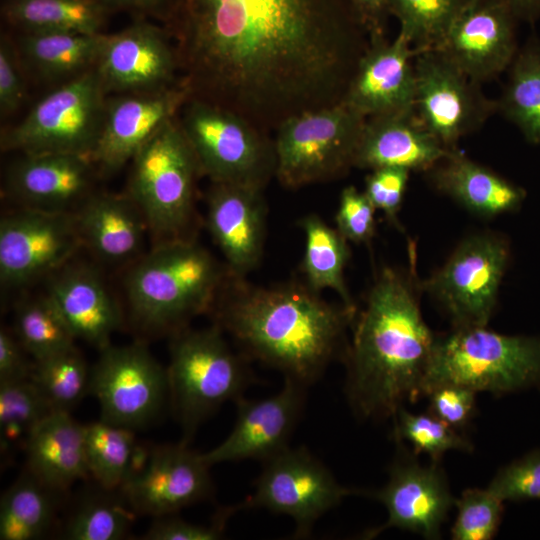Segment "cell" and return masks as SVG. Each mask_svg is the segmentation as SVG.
<instances>
[{
  "instance_id": "obj_1",
  "label": "cell",
  "mask_w": 540,
  "mask_h": 540,
  "mask_svg": "<svg viewBox=\"0 0 540 540\" xmlns=\"http://www.w3.org/2000/svg\"><path fill=\"white\" fill-rule=\"evenodd\" d=\"M167 22L189 98L267 133L342 102L370 42L350 0H179Z\"/></svg>"
},
{
  "instance_id": "obj_2",
  "label": "cell",
  "mask_w": 540,
  "mask_h": 540,
  "mask_svg": "<svg viewBox=\"0 0 540 540\" xmlns=\"http://www.w3.org/2000/svg\"><path fill=\"white\" fill-rule=\"evenodd\" d=\"M409 253V274L379 272L343 355L348 401L362 419L394 417L421 396L436 335L421 314L413 244Z\"/></svg>"
},
{
  "instance_id": "obj_3",
  "label": "cell",
  "mask_w": 540,
  "mask_h": 540,
  "mask_svg": "<svg viewBox=\"0 0 540 540\" xmlns=\"http://www.w3.org/2000/svg\"><path fill=\"white\" fill-rule=\"evenodd\" d=\"M217 325L252 358L306 387L344 355L356 309L333 305L307 284L254 286L230 276L214 306Z\"/></svg>"
},
{
  "instance_id": "obj_4",
  "label": "cell",
  "mask_w": 540,
  "mask_h": 540,
  "mask_svg": "<svg viewBox=\"0 0 540 540\" xmlns=\"http://www.w3.org/2000/svg\"><path fill=\"white\" fill-rule=\"evenodd\" d=\"M229 276V269L195 241L161 242L126 277L131 313L145 329L177 332L214 308Z\"/></svg>"
},
{
  "instance_id": "obj_5",
  "label": "cell",
  "mask_w": 540,
  "mask_h": 540,
  "mask_svg": "<svg viewBox=\"0 0 540 540\" xmlns=\"http://www.w3.org/2000/svg\"><path fill=\"white\" fill-rule=\"evenodd\" d=\"M453 384L504 394L540 385V338L505 335L486 326L458 327L435 337L421 396Z\"/></svg>"
},
{
  "instance_id": "obj_6",
  "label": "cell",
  "mask_w": 540,
  "mask_h": 540,
  "mask_svg": "<svg viewBox=\"0 0 540 540\" xmlns=\"http://www.w3.org/2000/svg\"><path fill=\"white\" fill-rule=\"evenodd\" d=\"M245 358L231 350L217 324L175 332L167 376L184 442L188 443L198 426L225 402L243 396L253 381Z\"/></svg>"
},
{
  "instance_id": "obj_7",
  "label": "cell",
  "mask_w": 540,
  "mask_h": 540,
  "mask_svg": "<svg viewBox=\"0 0 540 540\" xmlns=\"http://www.w3.org/2000/svg\"><path fill=\"white\" fill-rule=\"evenodd\" d=\"M202 174L178 115L167 121L132 159L128 196L160 242L186 237Z\"/></svg>"
},
{
  "instance_id": "obj_8",
  "label": "cell",
  "mask_w": 540,
  "mask_h": 540,
  "mask_svg": "<svg viewBox=\"0 0 540 540\" xmlns=\"http://www.w3.org/2000/svg\"><path fill=\"white\" fill-rule=\"evenodd\" d=\"M179 118L201 173L212 183L264 190L275 177L274 139L242 116L208 101L189 98Z\"/></svg>"
},
{
  "instance_id": "obj_9",
  "label": "cell",
  "mask_w": 540,
  "mask_h": 540,
  "mask_svg": "<svg viewBox=\"0 0 540 540\" xmlns=\"http://www.w3.org/2000/svg\"><path fill=\"white\" fill-rule=\"evenodd\" d=\"M366 120L344 102L287 119L275 130V177L296 189L343 176L354 167Z\"/></svg>"
},
{
  "instance_id": "obj_10",
  "label": "cell",
  "mask_w": 540,
  "mask_h": 540,
  "mask_svg": "<svg viewBox=\"0 0 540 540\" xmlns=\"http://www.w3.org/2000/svg\"><path fill=\"white\" fill-rule=\"evenodd\" d=\"M107 94L96 67L60 84L1 134L3 151L90 157L99 138Z\"/></svg>"
},
{
  "instance_id": "obj_11",
  "label": "cell",
  "mask_w": 540,
  "mask_h": 540,
  "mask_svg": "<svg viewBox=\"0 0 540 540\" xmlns=\"http://www.w3.org/2000/svg\"><path fill=\"white\" fill-rule=\"evenodd\" d=\"M368 492L341 485L307 448L287 447L263 462L255 488L244 502L228 507L237 511L263 508L289 516L295 536H308L316 521L350 495Z\"/></svg>"
},
{
  "instance_id": "obj_12",
  "label": "cell",
  "mask_w": 540,
  "mask_h": 540,
  "mask_svg": "<svg viewBox=\"0 0 540 540\" xmlns=\"http://www.w3.org/2000/svg\"><path fill=\"white\" fill-rule=\"evenodd\" d=\"M509 257V244L502 236L471 235L420 288L446 312L453 328L487 326Z\"/></svg>"
},
{
  "instance_id": "obj_13",
  "label": "cell",
  "mask_w": 540,
  "mask_h": 540,
  "mask_svg": "<svg viewBox=\"0 0 540 540\" xmlns=\"http://www.w3.org/2000/svg\"><path fill=\"white\" fill-rule=\"evenodd\" d=\"M414 111L424 127L447 149L480 128L497 111L480 83L439 49L416 51Z\"/></svg>"
},
{
  "instance_id": "obj_14",
  "label": "cell",
  "mask_w": 540,
  "mask_h": 540,
  "mask_svg": "<svg viewBox=\"0 0 540 540\" xmlns=\"http://www.w3.org/2000/svg\"><path fill=\"white\" fill-rule=\"evenodd\" d=\"M100 352L89 392L99 403L101 420L131 430L150 423L169 397L167 369L140 342Z\"/></svg>"
},
{
  "instance_id": "obj_15",
  "label": "cell",
  "mask_w": 540,
  "mask_h": 540,
  "mask_svg": "<svg viewBox=\"0 0 540 540\" xmlns=\"http://www.w3.org/2000/svg\"><path fill=\"white\" fill-rule=\"evenodd\" d=\"M75 212L22 207L0 223V280L21 287L60 270L82 245Z\"/></svg>"
},
{
  "instance_id": "obj_16",
  "label": "cell",
  "mask_w": 540,
  "mask_h": 540,
  "mask_svg": "<svg viewBox=\"0 0 540 540\" xmlns=\"http://www.w3.org/2000/svg\"><path fill=\"white\" fill-rule=\"evenodd\" d=\"M188 98L181 81L159 90L107 97L102 128L90 156L95 167L109 174L132 161L155 133L179 114Z\"/></svg>"
},
{
  "instance_id": "obj_17",
  "label": "cell",
  "mask_w": 540,
  "mask_h": 540,
  "mask_svg": "<svg viewBox=\"0 0 540 540\" xmlns=\"http://www.w3.org/2000/svg\"><path fill=\"white\" fill-rule=\"evenodd\" d=\"M280 391L262 399H237L230 434L215 448L202 453L208 466L256 459L262 462L287 448L304 408L306 386L284 378Z\"/></svg>"
},
{
  "instance_id": "obj_18",
  "label": "cell",
  "mask_w": 540,
  "mask_h": 540,
  "mask_svg": "<svg viewBox=\"0 0 540 540\" xmlns=\"http://www.w3.org/2000/svg\"><path fill=\"white\" fill-rule=\"evenodd\" d=\"M96 70L107 95L159 90L179 82L178 56L169 34L143 20L107 34Z\"/></svg>"
},
{
  "instance_id": "obj_19",
  "label": "cell",
  "mask_w": 540,
  "mask_h": 540,
  "mask_svg": "<svg viewBox=\"0 0 540 540\" xmlns=\"http://www.w3.org/2000/svg\"><path fill=\"white\" fill-rule=\"evenodd\" d=\"M517 20L506 0H469L437 49L481 84L513 61Z\"/></svg>"
},
{
  "instance_id": "obj_20",
  "label": "cell",
  "mask_w": 540,
  "mask_h": 540,
  "mask_svg": "<svg viewBox=\"0 0 540 540\" xmlns=\"http://www.w3.org/2000/svg\"><path fill=\"white\" fill-rule=\"evenodd\" d=\"M209 469L187 442L164 445L150 451L144 467L121 490L137 513L154 517L176 514L212 496Z\"/></svg>"
},
{
  "instance_id": "obj_21",
  "label": "cell",
  "mask_w": 540,
  "mask_h": 540,
  "mask_svg": "<svg viewBox=\"0 0 540 540\" xmlns=\"http://www.w3.org/2000/svg\"><path fill=\"white\" fill-rule=\"evenodd\" d=\"M368 495L385 506L388 517L384 524L366 532L364 538L399 528L427 539H438L456 500L437 462L424 467L410 457L397 458L390 468L388 482Z\"/></svg>"
},
{
  "instance_id": "obj_22",
  "label": "cell",
  "mask_w": 540,
  "mask_h": 540,
  "mask_svg": "<svg viewBox=\"0 0 540 540\" xmlns=\"http://www.w3.org/2000/svg\"><path fill=\"white\" fill-rule=\"evenodd\" d=\"M369 41L342 102L366 118L414 111L415 49L399 33Z\"/></svg>"
},
{
  "instance_id": "obj_23",
  "label": "cell",
  "mask_w": 540,
  "mask_h": 540,
  "mask_svg": "<svg viewBox=\"0 0 540 540\" xmlns=\"http://www.w3.org/2000/svg\"><path fill=\"white\" fill-rule=\"evenodd\" d=\"M95 165L72 153L21 154L7 169L5 190L22 207L75 212L92 194Z\"/></svg>"
},
{
  "instance_id": "obj_24",
  "label": "cell",
  "mask_w": 540,
  "mask_h": 540,
  "mask_svg": "<svg viewBox=\"0 0 540 540\" xmlns=\"http://www.w3.org/2000/svg\"><path fill=\"white\" fill-rule=\"evenodd\" d=\"M212 184L207 197L208 229L229 271L244 277L259 264L263 254L267 216L263 190Z\"/></svg>"
},
{
  "instance_id": "obj_25",
  "label": "cell",
  "mask_w": 540,
  "mask_h": 540,
  "mask_svg": "<svg viewBox=\"0 0 540 540\" xmlns=\"http://www.w3.org/2000/svg\"><path fill=\"white\" fill-rule=\"evenodd\" d=\"M421 123L415 111L369 117L354 167H398L427 172L450 151Z\"/></svg>"
},
{
  "instance_id": "obj_26",
  "label": "cell",
  "mask_w": 540,
  "mask_h": 540,
  "mask_svg": "<svg viewBox=\"0 0 540 540\" xmlns=\"http://www.w3.org/2000/svg\"><path fill=\"white\" fill-rule=\"evenodd\" d=\"M47 294L75 338L100 351L110 345L112 334L121 326L122 315L95 271L81 266L66 267L53 277Z\"/></svg>"
},
{
  "instance_id": "obj_27",
  "label": "cell",
  "mask_w": 540,
  "mask_h": 540,
  "mask_svg": "<svg viewBox=\"0 0 540 540\" xmlns=\"http://www.w3.org/2000/svg\"><path fill=\"white\" fill-rule=\"evenodd\" d=\"M28 473L61 493L90 477L84 425L70 412L53 411L30 433L25 447Z\"/></svg>"
},
{
  "instance_id": "obj_28",
  "label": "cell",
  "mask_w": 540,
  "mask_h": 540,
  "mask_svg": "<svg viewBox=\"0 0 540 540\" xmlns=\"http://www.w3.org/2000/svg\"><path fill=\"white\" fill-rule=\"evenodd\" d=\"M432 185L469 212L484 218L516 211L526 192L457 148L427 171Z\"/></svg>"
},
{
  "instance_id": "obj_29",
  "label": "cell",
  "mask_w": 540,
  "mask_h": 540,
  "mask_svg": "<svg viewBox=\"0 0 540 540\" xmlns=\"http://www.w3.org/2000/svg\"><path fill=\"white\" fill-rule=\"evenodd\" d=\"M75 216L82 243L111 264L133 259L148 229L143 214L128 195L90 194Z\"/></svg>"
},
{
  "instance_id": "obj_30",
  "label": "cell",
  "mask_w": 540,
  "mask_h": 540,
  "mask_svg": "<svg viewBox=\"0 0 540 540\" xmlns=\"http://www.w3.org/2000/svg\"><path fill=\"white\" fill-rule=\"evenodd\" d=\"M107 34L21 32L16 45L25 66L46 82L69 81L96 67Z\"/></svg>"
},
{
  "instance_id": "obj_31",
  "label": "cell",
  "mask_w": 540,
  "mask_h": 540,
  "mask_svg": "<svg viewBox=\"0 0 540 540\" xmlns=\"http://www.w3.org/2000/svg\"><path fill=\"white\" fill-rule=\"evenodd\" d=\"M100 0H5L2 14L20 32L101 33Z\"/></svg>"
},
{
  "instance_id": "obj_32",
  "label": "cell",
  "mask_w": 540,
  "mask_h": 540,
  "mask_svg": "<svg viewBox=\"0 0 540 540\" xmlns=\"http://www.w3.org/2000/svg\"><path fill=\"white\" fill-rule=\"evenodd\" d=\"M305 235L302 271L306 284L315 291L334 290L348 308H355L344 280V269L350 257L348 240L317 215L301 220Z\"/></svg>"
},
{
  "instance_id": "obj_33",
  "label": "cell",
  "mask_w": 540,
  "mask_h": 540,
  "mask_svg": "<svg viewBox=\"0 0 540 540\" xmlns=\"http://www.w3.org/2000/svg\"><path fill=\"white\" fill-rule=\"evenodd\" d=\"M57 494L30 473L18 479L1 497L0 539L33 540L44 536L55 518Z\"/></svg>"
},
{
  "instance_id": "obj_34",
  "label": "cell",
  "mask_w": 540,
  "mask_h": 540,
  "mask_svg": "<svg viewBox=\"0 0 540 540\" xmlns=\"http://www.w3.org/2000/svg\"><path fill=\"white\" fill-rule=\"evenodd\" d=\"M497 110L515 124L525 139L540 144V42L534 40L518 51Z\"/></svg>"
},
{
  "instance_id": "obj_35",
  "label": "cell",
  "mask_w": 540,
  "mask_h": 540,
  "mask_svg": "<svg viewBox=\"0 0 540 540\" xmlns=\"http://www.w3.org/2000/svg\"><path fill=\"white\" fill-rule=\"evenodd\" d=\"M133 432L101 419L84 425L90 477L104 490L121 489L130 478L138 447Z\"/></svg>"
},
{
  "instance_id": "obj_36",
  "label": "cell",
  "mask_w": 540,
  "mask_h": 540,
  "mask_svg": "<svg viewBox=\"0 0 540 540\" xmlns=\"http://www.w3.org/2000/svg\"><path fill=\"white\" fill-rule=\"evenodd\" d=\"M15 334L34 360L73 348L76 339L48 294L18 305Z\"/></svg>"
},
{
  "instance_id": "obj_37",
  "label": "cell",
  "mask_w": 540,
  "mask_h": 540,
  "mask_svg": "<svg viewBox=\"0 0 540 540\" xmlns=\"http://www.w3.org/2000/svg\"><path fill=\"white\" fill-rule=\"evenodd\" d=\"M53 411L31 379L0 383L1 456L24 448L32 430Z\"/></svg>"
},
{
  "instance_id": "obj_38",
  "label": "cell",
  "mask_w": 540,
  "mask_h": 540,
  "mask_svg": "<svg viewBox=\"0 0 540 540\" xmlns=\"http://www.w3.org/2000/svg\"><path fill=\"white\" fill-rule=\"evenodd\" d=\"M469 0H387L388 13L415 49L438 48Z\"/></svg>"
},
{
  "instance_id": "obj_39",
  "label": "cell",
  "mask_w": 540,
  "mask_h": 540,
  "mask_svg": "<svg viewBox=\"0 0 540 540\" xmlns=\"http://www.w3.org/2000/svg\"><path fill=\"white\" fill-rule=\"evenodd\" d=\"M30 379L54 411L70 412L89 391L90 372L84 358L74 346L55 355L34 360Z\"/></svg>"
},
{
  "instance_id": "obj_40",
  "label": "cell",
  "mask_w": 540,
  "mask_h": 540,
  "mask_svg": "<svg viewBox=\"0 0 540 540\" xmlns=\"http://www.w3.org/2000/svg\"><path fill=\"white\" fill-rule=\"evenodd\" d=\"M136 512L107 497H96L81 504L65 527L71 540H119L126 536Z\"/></svg>"
},
{
  "instance_id": "obj_41",
  "label": "cell",
  "mask_w": 540,
  "mask_h": 540,
  "mask_svg": "<svg viewBox=\"0 0 540 540\" xmlns=\"http://www.w3.org/2000/svg\"><path fill=\"white\" fill-rule=\"evenodd\" d=\"M393 418L395 438L408 441L414 453H426L433 462H438L449 450L473 449L468 439L429 412L415 414L401 407Z\"/></svg>"
},
{
  "instance_id": "obj_42",
  "label": "cell",
  "mask_w": 540,
  "mask_h": 540,
  "mask_svg": "<svg viewBox=\"0 0 540 540\" xmlns=\"http://www.w3.org/2000/svg\"><path fill=\"white\" fill-rule=\"evenodd\" d=\"M487 488H469L455 500L457 516L451 529L454 540H490L501 523L504 505Z\"/></svg>"
},
{
  "instance_id": "obj_43",
  "label": "cell",
  "mask_w": 540,
  "mask_h": 540,
  "mask_svg": "<svg viewBox=\"0 0 540 540\" xmlns=\"http://www.w3.org/2000/svg\"><path fill=\"white\" fill-rule=\"evenodd\" d=\"M487 489L502 501L540 500V449L502 467Z\"/></svg>"
},
{
  "instance_id": "obj_44",
  "label": "cell",
  "mask_w": 540,
  "mask_h": 540,
  "mask_svg": "<svg viewBox=\"0 0 540 540\" xmlns=\"http://www.w3.org/2000/svg\"><path fill=\"white\" fill-rule=\"evenodd\" d=\"M376 208L363 192L354 186L345 187L336 213L337 230L357 244L368 243L375 234Z\"/></svg>"
},
{
  "instance_id": "obj_45",
  "label": "cell",
  "mask_w": 540,
  "mask_h": 540,
  "mask_svg": "<svg viewBox=\"0 0 540 540\" xmlns=\"http://www.w3.org/2000/svg\"><path fill=\"white\" fill-rule=\"evenodd\" d=\"M410 171L398 167H383L372 170L365 179L364 193L381 210L387 220L401 229L398 221Z\"/></svg>"
},
{
  "instance_id": "obj_46",
  "label": "cell",
  "mask_w": 540,
  "mask_h": 540,
  "mask_svg": "<svg viewBox=\"0 0 540 540\" xmlns=\"http://www.w3.org/2000/svg\"><path fill=\"white\" fill-rule=\"evenodd\" d=\"M26 69L16 42L8 35L0 41V114L2 118L15 113L25 101Z\"/></svg>"
},
{
  "instance_id": "obj_47",
  "label": "cell",
  "mask_w": 540,
  "mask_h": 540,
  "mask_svg": "<svg viewBox=\"0 0 540 540\" xmlns=\"http://www.w3.org/2000/svg\"><path fill=\"white\" fill-rule=\"evenodd\" d=\"M476 392L463 386L444 384L430 390L428 412L458 430L465 427L475 410Z\"/></svg>"
},
{
  "instance_id": "obj_48",
  "label": "cell",
  "mask_w": 540,
  "mask_h": 540,
  "mask_svg": "<svg viewBox=\"0 0 540 540\" xmlns=\"http://www.w3.org/2000/svg\"><path fill=\"white\" fill-rule=\"evenodd\" d=\"M230 514L223 509L219 517L210 525L194 524L175 514L155 517L144 539L147 540H216L221 538L225 522Z\"/></svg>"
},
{
  "instance_id": "obj_49",
  "label": "cell",
  "mask_w": 540,
  "mask_h": 540,
  "mask_svg": "<svg viewBox=\"0 0 540 540\" xmlns=\"http://www.w3.org/2000/svg\"><path fill=\"white\" fill-rule=\"evenodd\" d=\"M24 348L7 329L0 330V383L28 380L33 363L24 356Z\"/></svg>"
},
{
  "instance_id": "obj_50",
  "label": "cell",
  "mask_w": 540,
  "mask_h": 540,
  "mask_svg": "<svg viewBox=\"0 0 540 540\" xmlns=\"http://www.w3.org/2000/svg\"><path fill=\"white\" fill-rule=\"evenodd\" d=\"M352 6L366 29L369 40L382 37L385 30L386 17L389 14L387 0H350Z\"/></svg>"
},
{
  "instance_id": "obj_51",
  "label": "cell",
  "mask_w": 540,
  "mask_h": 540,
  "mask_svg": "<svg viewBox=\"0 0 540 540\" xmlns=\"http://www.w3.org/2000/svg\"><path fill=\"white\" fill-rule=\"evenodd\" d=\"M108 11L122 9L151 14L167 20L179 0H100Z\"/></svg>"
},
{
  "instance_id": "obj_52",
  "label": "cell",
  "mask_w": 540,
  "mask_h": 540,
  "mask_svg": "<svg viewBox=\"0 0 540 540\" xmlns=\"http://www.w3.org/2000/svg\"><path fill=\"white\" fill-rule=\"evenodd\" d=\"M518 20L534 21L540 17V0H506Z\"/></svg>"
}]
</instances>
